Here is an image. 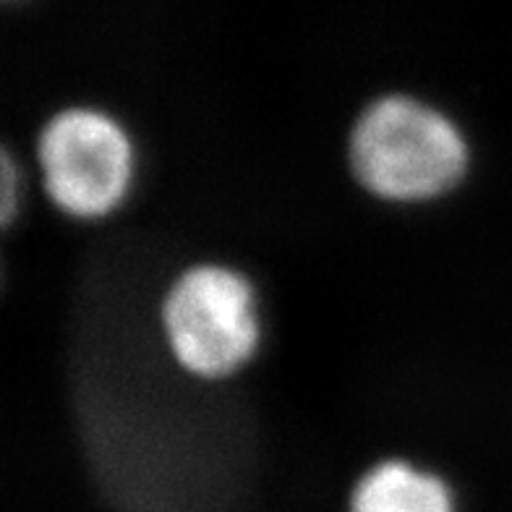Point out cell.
<instances>
[{"instance_id":"1","label":"cell","mask_w":512,"mask_h":512,"mask_svg":"<svg viewBox=\"0 0 512 512\" xmlns=\"http://www.w3.org/2000/svg\"><path fill=\"white\" fill-rule=\"evenodd\" d=\"M348 165L358 186L379 202L426 204L458 189L471 149L439 108L411 95H384L353 123Z\"/></svg>"},{"instance_id":"5","label":"cell","mask_w":512,"mask_h":512,"mask_svg":"<svg viewBox=\"0 0 512 512\" xmlns=\"http://www.w3.org/2000/svg\"><path fill=\"white\" fill-rule=\"evenodd\" d=\"M0 217H3V225H11L16 217V209H19V173H16L14 157L3 155V168H0Z\"/></svg>"},{"instance_id":"4","label":"cell","mask_w":512,"mask_h":512,"mask_svg":"<svg viewBox=\"0 0 512 512\" xmlns=\"http://www.w3.org/2000/svg\"><path fill=\"white\" fill-rule=\"evenodd\" d=\"M348 512H458V505L439 473L411 460L387 458L358 476Z\"/></svg>"},{"instance_id":"3","label":"cell","mask_w":512,"mask_h":512,"mask_svg":"<svg viewBox=\"0 0 512 512\" xmlns=\"http://www.w3.org/2000/svg\"><path fill=\"white\" fill-rule=\"evenodd\" d=\"M37 165L50 204L71 220L95 223L126 204L136 149L118 118L92 105H71L42 126Z\"/></svg>"},{"instance_id":"2","label":"cell","mask_w":512,"mask_h":512,"mask_svg":"<svg viewBox=\"0 0 512 512\" xmlns=\"http://www.w3.org/2000/svg\"><path fill=\"white\" fill-rule=\"evenodd\" d=\"M160 327L178 369L204 382L238 374L262 343L254 285L236 267L217 262L191 264L170 283Z\"/></svg>"}]
</instances>
